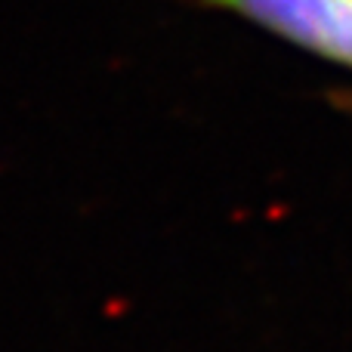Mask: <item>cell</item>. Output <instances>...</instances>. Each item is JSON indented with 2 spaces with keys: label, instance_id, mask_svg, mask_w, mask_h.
<instances>
[{
  "label": "cell",
  "instance_id": "cell-1",
  "mask_svg": "<svg viewBox=\"0 0 352 352\" xmlns=\"http://www.w3.org/2000/svg\"><path fill=\"white\" fill-rule=\"evenodd\" d=\"M256 25L260 31L352 72V0H182Z\"/></svg>",
  "mask_w": 352,
  "mask_h": 352
}]
</instances>
